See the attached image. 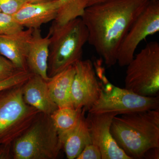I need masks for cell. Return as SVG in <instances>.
Instances as JSON below:
<instances>
[{
	"instance_id": "obj_9",
	"label": "cell",
	"mask_w": 159,
	"mask_h": 159,
	"mask_svg": "<svg viewBox=\"0 0 159 159\" xmlns=\"http://www.w3.org/2000/svg\"><path fill=\"white\" fill-rule=\"evenodd\" d=\"M74 66L75 73L71 88L72 106L75 108L89 111L99 98L101 84L91 60H80Z\"/></svg>"
},
{
	"instance_id": "obj_4",
	"label": "cell",
	"mask_w": 159,
	"mask_h": 159,
	"mask_svg": "<svg viewBox=\"0 0 159 159\" xmlns=\"http://www.w3.org/2000/svg\"><path fill=\"white\" fill-rule=\"evenodd\" d=\"M61 149L50 115L42 113L11 144L13 159H55Z\"/></svg>"
},
{
	"instance_id": "obj_23",
	"label": "cell",
	"mask_w": 159,
	"mask_h": 159,
	"mask_svg": "<svg viewBox=\"0 0 159 159\" xmlns=\"http://www.w3.org/2000/svg\"><path fill=\"white\" fill-rule=\"evenodd\" d=\"M77 159H102V155L99 148L93 143L85 146Z\"/></svg>"
},
{
	"instance_id": "obj_12",
	"label": "cell",
	"mask_w": 159,
	"mask_h": 159,
	"mask_svg": "<svg viewBox=\"0 0 159 159\" xmlns=\"http://www.w3.org/2000/svg\"><path fill=\"white\" fill-rule=\"evenodd\" d=\"M33 30L24 29L15 34L0 36V54L22 70H28L27 57Z\"/></svg>"
},
{
	"instance_id": "obj_6",
	"label": "cell",
	"mask_w": 159,
	"mask_h": 159,
	"mask_svg": "<svg viewBox=\"0 0 159 159\" xmlns=\"http://www.w3.org/2000/svg\"><path fill=\"white\" fill-rule=\"evenodd\" d=\"M127 66L125 88L145 97L159 92V43H148Z\"/></svg>"
},
{
	"instance_id": "obj_22",
	"label": "cell",
	"mask_w": 159,
	"mask_h": 159,
	"mask_svg": "<svg viewBox=\"0 0 159 159\" xmlns=\"http://www.w3.org/2000/svg\"><path fill=\"white\" fill-rule=\"evenodd\" d=\"M26 3L25 0H0V9L3 13L13 15Z\"/></svg>"
},
{
	"instance_id": "obj_11",
	"label": "cell",
	"mask_w": 159,
	"mask_h": 159,
	"mask_svg": "<svg viewBox=\"0 0 159 159\" xmlns=\"http://www.w3.org/2000/svg\"><path fill=\"white\" fill-rule=\"evenodd\" d=\"M59 6L58 0L27 2L12 16L15 20L24 28L40 29L43 24L55 19Z\"/></svg>"
},
{
	"instance_id": "obj_17",
	"label": "cell",
	"mask_w": 159,
	"mask_h": 159,
	"mask_svg": "<svg viewBox=\"0 0 159 159\" xmlns=\"http://www.w3.org/2000/svg\"><path fill=\"white\" fill-rule=\"evenodd\" d=\"M84 109H77L73 107H58L50 115L52 122L60 139L75 127Z\"/></svg>"
},
{
	"instance_id": "obj_10",
	"label": "cell",
	"mask_w": 159,
	"mask_h": 159,
	"mask_svg": "<svg viewBox=\"0 0 159 159\" xmlns=\"http://www.w3.org/2000/svg\"><path fill=\"white\" fill-rule=\"evenodd\" d=\"M115 112L89 113L86 118L92 143L99 148L102 159H132L119 147L111 131Z\"/></svg>"
},
{
	"instance_id": "obj_18",
	"label": "cell",
	"mask_w": 159,
	"mask_h": 159,
	"mask_svg": "<svg viewBox=\"0 0 159 159\" xmlns=\"http://www.w3.org/2000/svg\"><path fill=\"white\" fill-rule=\"evenodd\" d=\"M59 6L54 21L63 25L81 17L87 7L86 0H58Z\"/></svg>"
},
{
	"instance_id": "obj_3",
	"label": "cell",
	"mask_w": 159,
	"mask_h": 159,
	"mask_svg": "<svg viewBox=\"0 0 159 159\" xmlns=\"http://www.w3.org/2000/svg\"><path fill=\"white\" fill-rule=\"evenodd\" d=\"M48 76L53 77L81 60L89 32L81 18L59 25L54 20L49 29Z\"/></svg>"
},
{
	"instance_id": "obj_21",
	"label": "cell",
	"mask_w": 159,
	"mask_h": 159,
	"mask_svg": "<svg viewBox=\"0 0 159 159\" xmlns=\"http://www.w3.org/2000/svg\"><path fill=\"white\" fill-rule=\"evenodd\" d=\"M22 71L9 59L0 55V82Z\"/></svg>"
},
{
	"instance_id": "obj_14",
	"label": "cell",
	"mask_w": 159,
	"mask_h": 159,
	"mask_svg": "<svg viewBox=\"0 0 159 159\" xmlns=\"http://www.w3.org/2000/svg\"><path fill=\"white\" fill-rule=\"evenodd\" d=\"M50 36L43 37L40 29H34L27 57V68L32 74L39 75L46 81L48 76Z\"/></svg>"
},
{
	"instance_id": "obj_5",
	"label": "cell",
	"mask_w": 159,
	"mask_h": 159,
	"mask_svg": "<svg viewBox=\"0 0 159 159\" xmlns=\"http://www.w3.org/2000/svg\"><path fill=\"white\" fill-rule=\"evenodd\" d=\"M22 86L0 92V145L11 144L40 113L24 101Z\"/></svg>"
},
{
	"instance_id": "obj_16",
	"label": "cell",
	"mask_w": 159,
	"mask_h": 159,
	"mask_svg": "<svg viewBox=\"0 0 159 159\" xmlns=\"http://www.w3.org/2000/svg\"><path fill=\"white\" fill-rule=\"evenodd\" d=\"M84 112L79 121L73 129L60 139L62 148L67 158H77L88 144L92 143L88 124Z\"/></svg>"
},
{
	"instance_id": "obj_13",
	"label": "cell",
	"mask_w": 159,
	"mask_h": 159,
	"mask_svg": "<svg viewBox=\"0 0 159 159\" xmlns=\"http://www.w3.org/2000/svg\"><path fill=\"white\" fill-rule=\"evenodd\" d=\"M24 101L42 113L51 115L57 108L49 95L47 81L33 74L22 86Z\"/></svg>"
},
{
	"instance_id": "obj_24",
	"label": "cell",
	"mask_w": 159,
	"mask_h": 159,
	"mask_svg": "<svg viewBox=\"0 0 159 159\" xmlns=\"http://www.w3.org/2000/svg\"><path fill=\"white\" fill-rule=\"evenodd\" d=\"M11 144L0 145V159H13Z\"/></svg>"
},
{
	"instance_id": "obj_2",
	"label": "cell",
	"mask_w": 159,
	"mask_h": 159,
	"mask_svg": "<svg viewBox=\"0 0 159 159\" xmlns=\"http://www.w3.org/2000/svg\"><path fill=\"white\" fill-rule=\"evenodd\" d=\"M111 131L119 147L132 159L145 157L159 148V108L117 115Z\"/></svg>"
},
{
	"instance_id": "obj_15",
	"label": "cell",
	"mask_w": 159,
	"mask_h": 159,
	"mask_svg": "<svg viewBox=\"0 0 159 159\" xmlns=\"http://www.w3.org/2000/svg\"><path fill=\"white\" fill-rule=\"evenodd\" d=\"M75 73L74 66H70L47 81L49 95L58 107H73L71 88Z\"/></svg>"
},
{
	"instance_id": "obj_7",
	"label": "cell",
	"mask_w": 159,
	"mask_h": 159,
	"mask_svg": "<svg viewBox=\"0 0 159 159\" xmlns=\"http://www.w3.org/2000/svg\"><path fill=\"white\" fill-rule=\"evenodd\" d=\"M98 100L89 110V113L115 112L118 115L159 108L157 97H145L108 83L101 84Z\"/></svg>"
},
{
	"instance_id": "obj_28",
	"label": "cell",
	"mask_w": 159,
	"mask_h": 159,
	"mask_svg": "<svg viewBox=\"0 0 159 159\" xmlns=\"http://www.w3.org/2000/svg\"><path fill=\"white\" fill-rule=\"evenodd\" d=\"M154 1H157V0H154Z\"/></svg>"
},
{
	"instance_id": "obj_19",
	"label": "cell",
	"mask_w": 159,
	"mask_h": 159,
	"mask_svg": "<svg viewBox=\"0 0 159 159\" xmlns=\"http://www.w3.org/2000/svg\"><path fill=\"white\" fill-rule=\"evenodd\" d=\"M24 28L15 20L12 15L0 12V36L15 34Z\"/></svg>"
},
{
	"instance_id": "obj_26",
	"label": "cell",
	"mask_w": 159,
	"mask_h": 159,
	"mask_svg": "<svg viewBox=\"0 0 159 159\" xmlns=\"http://www.w3.org/2000/svg\"><path fill=\"white\" fill-rule=\"evenodd\" d=\"M25 1L28 3H36L48 2V1H52V0H25Z\"/></svg>"
},
{
	"instance_id": "obj_1",
	"label": "cell",
	"mask_w": 159,
	"mask_h": 159,
	"mask_svg": "<svg viewBox=\"0 0 159 159\" xmlns=\"http://www.w3.org/2000/svg\"><path fill=\"white\" fill-rule=\"evenodd\" d=\"M151 0H106L87 7L80 17L88 43L107 66L117 62L119 47L134 22Z\"/></svg>"
},
{
	"instance_id": "obj_25",
	"label": "cell",
	"mask_w": 159,
	"mask_h": 159,
	"mask_svg": "<svg viewBox=\"0 0 159 159\" xmlns=\"http://www.w3.org/2000/svg\"><path fill=\"white\" fill-rule=\"evenodd\" d=\"M86 1L87 2L88 7L89 6L98 4V3L102 2L106 0H86Z\"/></svg>"
},
{
	"instance_id": "obj_20",
	"label": "cell",
	"mask_w": 159,
	"mask_h": 159,
	"mask_svg": "<svg viewBox=\"0 0 159 159\" xmlns=\"http://www.w3.org/2000/svg\"><path fill=\"white\" fill-rule=\"evenodd\" d=\"M33 74L29 70H22L12 77L0 82V92L6 89L23 85Z\"/></svg>"
},
{
	"instance_id": "obj_8",
	"label": "cell",
	"mask_w": 159,
	"mask_h": 159,
	"mask_svg": "<svg viewBox=\"0 0 159 159\" xmlns=\"http://www.w3.org/2000/svg\"><path fill=\"white\" fill-rule=\"evenodd\" d=\"M159 31V0H151L129 30L119 47L117 62L121 67L128 65L133 59L140 43Z\"/></svg>"
},
{
	"instance_id": "obj_27",
	"label": "cell",
	"mask_w": 159,
	"mask_h": 159,
	"mask_svg": "<svg viewBox=\"0 0 159 159\" xmlns=\"http://www.w3.org/2000/svg\"><path fill=\"white\" fill-rule=\"evenodd\" d=\"M2 12V11H1V9H0V12Z\"/></svg>"
}]
</instances>
